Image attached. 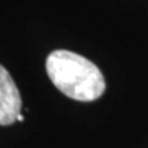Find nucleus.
<instances>
[{"label":"nucleus","instance_id":"2","mask_svg":"<svg viewBox=\"0 0 148 148\" xmlns=\"http://www.w3.org/2000/svg\"><path fill=\"white\" fill-rule=\"evenodd\" d=\"M22 99L10 73L0 64V125L7 126L16 122L21 114Z\"/></svg>","mask_w":148,"mask_h":148},{"label":"nucleus","instance_id":"3","mask_svg":"<svg viewBox=\"0 0 148 148\" xmlns=\"http://www.w3.org/2000/svg\"><path fill=\"white\" fill-rule=\"evenodd\" d=\"M16 121H23V115H22V114H19V115H18V118H16Z\"/></svg>","mask_w":148,"mask_h":148},{"label":"nucleus","instance_id":"1","mask_svg":"<svg viewBox=\"0 0 148 148\" xmlns=\"http://www.w3.org/2000/svg\"><path fill=\"white\" fill-rule=\"evenodd\" d=\"M47 74L63 95L78 101H93L106 89L99 67L78 53L58 49L48 55Z\"/></svg>","mask_w":148,"mask_h":148}]
</instances>
